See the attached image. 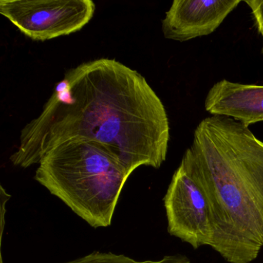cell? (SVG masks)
<instances>
[{
    "label": "cell",
    "instance_id": "1",
    "mask_svg": "<svg viewBox=\"0 0 263 263\" xmlns=\"http://www.w3.org/2000/svg\"><path fill=\"white\" fill-rule=\"evenodd\" d=\"M75 138L104 146L130 176L141 166L159 168L166 161L168 117L141 73L100 58L66 72L41 115L21 130L10 161L27 168L52 147Z\"/></svg>",
    "mask_w": 263,
    "mask_h": 263
},
{
    "label": "cell",
    "instance_id": "2",
    "mask_svg": "<svg viewBox=\"0 0 263 263\" xmlns=\"http://www.w3.org/2000/svg\"><path fill=\"white\" fill-rule=\"evenodd\" d=\"M210 200L212 247L229 263L263 249V142L233 118L203 119L191 146Z\"/></svg>",
    "mask_w": 263,
    "mask_h": 263
},
{
    "label": "cell",
    "instance_id": "3",
    "mask_svg": "<svg viewBox=\"0 0 263 263\" xmlns=\"http://www.w3.org/2000/svg\"><path fill=\"white\" fill-rule=\"evenodd\" d=\"M34 178L93 228L111 224L129 175L104 146L69 140L41 158Z\"/></svg>",
    "mask_w": 263,
    "mask_h": 263
},
{
    "label": "cell",
    "instance_id": "4",
    "mask_svg": "<svg viewBox=\"0 0 263 263\" xmlns=\"http://www.w3.org/2000/svg\"><path fill=\"white\" fill-rule=\"evenodd\" d=\"M167 232L193 249L211 246L214 226L210 200L192 148L184 152L164 198Z\"/></svg>",
    "mask_w": 263,
    "mask_h": 263
},
{
    "label": "cell",
    "instance_id": "5",
    "mask_svg": "<svg viewBox=\"0 0 263 263\" xmlns=\"http://www.w3.org/2000/svg\"><path fill=\"white\" fill-rule=\"evenodd\" d=\"M92 0H1L0 13L23 34L46 41L84 28L95 15Z\"/></svg>",
    "mask_w": 263,
    "mask_h": 263
},
{
    "label": "cell",
    "instance_id": "6",
    "mask_svg": "<svg viewBox=\"0 0 263 263\" xmlns=\"http://www.w3.org/2000/svg\"><path fill=\"white\" fill-rule=\"evenodd\" d=\"M240 0H175L162 21L166 39L185 42L214 33Z\"/></svg>",
    "mask_w": 263,
    "mask_h": 263
},
{
    "label": "cell",
    "instance_id": "7",
    "mask_svg": "<svg viewBox=\"0 0 263 263\" xmlns=\"http://www.w3.org/2000/svg\"><path fill=\"white\" fill-rule=\"evenodd\" d=\"M204 108L212 116L233 118L249 127L263 121V86L221 80L209 90Z\"/></svg>",
    "mask_w": 263,
    "mask_h": 263
},
{
    "label": "cell",
    "instance_id": "8",
    "mask_svg": "<svg viewBox=\"0 0 263 263\" xmlns=\"http://www.w3.org/2000/svg\"><path fill=\"white\" fill-rule=\"evenodd\" d=\"M61 263H192L185 255L181 254L166 255L161 259L138 261L123 254L95 251L85 256Z\"/></svg>",
    "mask_w": 263,
    "mask_h": 263
},
{
    "label": "cell",
    "instance_id": "9",
    "mask_svg": "<svg viewBox=\"0 0 263 263\" xmlns=\"http://www.w3.org/2000/svg\"><path fill=\"white\" fill-rule=\"evenodd\" d=\"M245 3L252 12L255 27L262 39L261 53H263V0H247Z\"/></svg>",
    "mask_w": 263,
    "mask_h": 263
}]
</instances>
